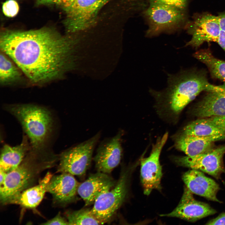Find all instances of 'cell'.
I'll return each instance as SVG.
<instances>
[{"instance_id":"obj_14","label":"cell","mask_w":225,"mask_h":225,"mask_svg":"<svg viewBox=\"0 0 225 225\" xmlns=\"http://www.w3.org/2000/svg\"><path fill=\"white\" fill-rule=\"evenodd\" d=\"M182 179L185 186L193 194L212 201L220 203L217 195L220 189L213 180L206 176L203 172L192 169L185 172Z\"/></svg>"},{"instance_id":"obj_20","label":"cell","mask_w":225,"mask_h":225,"mask_svg":"<svg viewBox=\"0 0 225 225\" xmlns=\"http://www.w3.org/2000/svg\"><path fill=\"white\" fill-rule=\"evenodd\" d=\"M53 175L48 172L37 185L22 191L10 200L7 204H15L23 208H35L42 201L46 192L48 183Z\"/></svg>"},{"instance_id":"obj_2","label":"cell","mask_w":225,"mask_h":225,"mask_svg":"<svg viewBox=\"0 0 225 225\" xmlns=\"http://www.w3.org/2000/svg\"><path fill=\"white\" fill-rule=\"evenodd\" d=\"M165 90L150 92L159 102L168 108L172 114L178 115L202 92L219 89L223 85H215L208 81L205 73L195 70L182 71L168 75Z\"/></svg>"},{"instance_id":"obj_29","label":"cell","mask_w":225,"mask_h":225,"mask_svg":"<svg viewBox=\"0 0 225 225\" xmlns=\"http://www.w3.org/2000/svg\"><path fill=\"white\" fill-rule=\"evenodd\" d=\"M206 225H225V212L222 213L218 217L207 222Z\"/></svg>"},{"instance_id":"obj_28","label":"cell","mask_w":225,"mask_h":225,"mask_svg":"<svg viewBox=\"0 0 225 225\" xmlns=\"http://www.w3.org/2000/svg\"><path fill=\"white\" fill-rule=\"evenodd\" d=\"M74 0H54V3L59 6L67 12L73 4Z\"/></svg>"},{"instance_id":"obj_5","label":"cell","mask_w":225,"mask_h":225,"mask_svg":"<svg viewBox=\"0 0 225 225\" xmlns=\"http://www.w3.org/2000/svg\"><path fill=\"white\" fill-rule=\"evenodd\" d=\"M185 10L163 4H149L143 12L148 25L146 36L152 37L180 29L186 21Z\"/></svg>"},{"instance_id":"obj_21","label":"cell","mask_w":225,"mask_h":225,"mask_svg":"<svg viewBox=\"0 0 225 225\" xmlns=\"http://www.w3.org/2000/svg\"><path fill=\"white\" fill-rule=\"evenodd\" d=\"M193 56L207 66L212 77L225 83V61L215 58L208 49L198 50Z\"/></svg>"},{"instance_id":"obj_16","label":"cell","mask_w":225,"mask_h":225,"mask_svg":"<svg viewBox=\"0 0 225 225\" xmlns=\"http://www.w3.org/2000/svg\"><path fill=\"white\" fill-rule=\"evenodd\" d=\"M225 139L220 136H200L182 134L175 141L176 148L187 156H193L208 152L212 148L213 143Z\"/></svg>"},{"instance_id":"obj_17","label":"cell","mask_w":225,"mask_h":225,"mask_svg":"<svg viewBox=\"0 0 225 225\" xmlns=\"http://www.w3.org/2000/svg\"><path fill=\"white\" fill-rule=\"evenodd\" d=\"M182 134L225 137V116L200 118L187 125L183 129Z\"/></svg>"},{"instance_id":"obj_18","label":"cell","mask_w":225,"mask_h":225,"mask_svg":"<svg viewBox=\"0 0 225 225\" xmlns=\"http://www.w3.org/2000/svg\"><path fill=\"white\" fill-rule=\"evenodd\" d=\"M208 92L196 106L195 115L200 118L225 116V87Z\"/></svg>"},{"instance_id":"obj_31","label":"cell","mask_w":225,"mask_h":225,"mask_svg":"<svg viewBox=\"0 0 225 225\" xmlns=\"http://www.w3.org/2000/svg\"><path fill=\"white\" fill-rule=\"evenodd\" d=\"M40 3L42 4H50L54 3V0H38Z\"/></svg>"},{"instance_id":"obj_7","label":"cell","mask_w":225,"mask_h":225,"mask_svg":"<svg viewBox=\"0 0 225 225\" xmlns=\"http://www.w3.org/2000/svg\"><path fill=\"white\" fill-rule=\"evenodd\" d=\"M130 170L128 169L123 171L112 188L100 195L93 203L91 211L103 224L110 220L125 200Z\"/></svg>"},{"instance_id":"obj_19","label":"cell","mask_w":225,"mask_h":225,"mask_svg":"<svg viewBox=\"0 0 225 225\" xmlns=\"http://www.w3.org/2000/svg\"><path fill=\"white\" fill-rule=\"evenodd\" d=\"M31 146L26 135L23 136L19 144L12 147L5 144L1 150L0 169L6 173L17 168L30 150Z\"/></svg>"},{"instance_id":"obj_8","label":"cell","mask_w":225,"mask_h":225,"mask_svg":"<svg viewBox=\"0 0 225 225\" xmlns=\"http://www.w3.org/2000/svg\"><path fill=\"white\" fill-rule=\"evenodd\" d=\"M109 0H74L66 12L65 25L71 32L82 30L95 22L101 8Z\"/></svg>"},{"instance_id":"obj_13","label":"cell","mask_w":225,"mask_h":225,"mask_svg":"<svg viewBox=\"0 0 225 225\" xmlns=\"http://www.w3.org/2000/svg\"><path fill=\"white\" fill-rule=\"evenodd\" d=\"M80 183L73 175L62 173L52 176L47 186V192L52 195L55 204H65L74 199Z\"/></svg>"},{"instance_id":"obj_30","label":"cell","mask_w":225,"mask_h":225,"mask_svg":"<svg viewBox=\"0 0 225 225\" xmlns=\"http://www.w3.org/2000/svg\"><path fill=\"white\" fill-rule=\"evenodd\" d=\"M7 173L0 169V186L3 183L5 180Z\"/></svg>"},{"instance_id":"obj_25","label":"cell","mask_w":225,"mask_h":225,"mask_svg":"<svg viewBox=\"0 0 225 225\" xmlns=\"http://www.w3.org/2000/svg\"><path fill=\"white\" fill-rule=\"evenodd\" d=\"M2 11L5 16L8 17H13L16 15L19 10L17 2L14 0H8L3 3Z\"/></svg>"},{"instance_id":"obj_3","label":"cell","mask_w":225,"mask_h":225,"mask_svg":"<svg viewBox=\"0 0 225 225\" xmlns=\"http://www.w3.org/2000/svg\"><path fill=\"white\" fill-rule=\"evenodd\" d=\"M5 108L21 124L29 140L30 151L43 155L53 153L50 145L55 122L49 110L31 104L8 105Z\"/></svg>"},{"instance_id":"obj_6","label":"cell","mask_w":225,"mask_h":225,"mask_svg":"<svg viewBox=\"0 0 225 225\" xmlns=\"http://www.w3.org/2000/svg\"><path fill=\"white\" fill-rule=\"evenodd\" d=\"M98 132L88 140L62 152L58 156V171L81 176L90 165L94 148L100 138Z\"/></svg>"},{"instance_id":"obj_24","label":"cell","mask_w":225,"mask_h":225,"mask_svg":"<svg viewBox=\"0 0 225 225\" xmlns=\"http://www.w3.org/2000/svg\"><path fill=\"white\" fill-rule=\"evenodd\" d=\"M213 23L218 37L217 42L225 51V12L214 15Z\"/></svg>"},{"instance_id":"obj_27","label":"cell","mask_w":225,"mask_h":225,"mask_svg":"<svg viewBox=\"0 0 225 225\" xmlns=\"http://www.w3.org/2000/svg\"><path fill=\"white\" fill-rule=\"evenodd\" d=\"M42 225H69L68 222L59 212L54 218L42 223Z\"/></svg>"},{"instance_id":"obj_23","label":"cell","mask_w":225,"mask_h":225,"mask_svg":"<svg viewBox=\"0 0 225 225\" xmlns=\"http://www.w3.org/2000/svg\"><path fill=\"white\" fill-rule=\"evenodd\" d=\"M69 225H98L103 223L92 212L91 209H82L67 212Z\"/></svg>"},{"instance_id":"obj_15","label":"cell","mask_w":225,"mask_h":225,"mask_svg":"<svg viewBox=\"0 0 225 225\" xmlns=\"http://www.w3.org/2000/svg\"><path fill=\"white\" fill-rule=\"evenodd\" d=\"M115 185L114 181L108 174L98 172L80 183L77 193L84 201L85 205L88 206L93 204L100 195Z\"/></svg>"},{"instance_id":"obj_9","label":"cell","mask_w":225,"mask_h":225,"mask_svg":"<svg viewBox=\"0 0 225 225\" xmlns=\"http://www.w3.org/2000/svg\"><path fill=\"white\" fill-rule=\"evenodd\" d=\"M225 153V145L194 156L178 157L175 160L180 166L201 171L218 179L225 173L223 160Z\"/></svg>"},{"instance_id":"obj_1","label":"cell","mask_w":225,"mask_h":225,"mask_svg":"<svg viewBox=\"0 0 225 225\" xmlns=\"http://www.w3.org/2000/svg\"><path fill=\"white\" fill-rule=\"evenodd\" d=\"M0 47L31 82L39 83L60 77L67 69L72 42L49 28L5 30L1 34Z\"/></svg>"},{"instance_id":"obj_10","label":"cell","mask_w":225,"mask_h":225,"mask_svg":"<svg viewBox=\"0 0 225 225\" xmlns=\"http://www.w3.org/2000/svg\"><path fill=\"white\" fill-rule=\"evenodd\" d=\"M168 136V133H166L159 138L153 145L149 156L141 160V179L146 195H149L153 189H161V181L162 173L159 157Z\"/></svg>"},{"instance_id":"obj_11","label":"cell","mask_w":225,"mask_h":225,"mask_svg":"<svg viewBox=\"0 0 225 225\" xmlns=\"http://www.w3.org/2000/svg\"><path fill=\"white\" fill-rule=\"evenodd\" d=\"M193 194L185 186L177 207L170 213L162 214L160 216L177 218L195 222L216 213V211L208 204L196 200Z\"/></svg>"},{"instance_id":"obj_26","label":"cell","mask_w":225,"mask_h":225,"mask_svg":"<svg viewBox=\"0 0 225 225\" xmlns=\"http://www.w3.org/2000/svg\"><path fill=\"white\" fill-rule=\"evenodd\" d=\"M188 0H148L149 4H165L185 10Z\"/></svg>"},{"instance_id":"obj_22","label":"cell","mask_w":225,"mask_h":225,"mask_svg":"<svg viewBox=\"0 0 225 225\" xmlns=\"http://www.w3.org/2000/svg\"><path fill=\"white\" fill-rule=\"evenodd\" d=\"M2 52L0 55V82L6 85L19 80L21 74L18 68Z\"/></svg>"},{"instance_id":"obj_4","label":"cell","mask_w":225,"mask_h":225,"mask_svg":"<svg viewBox=\"0 0 225 225\" xmlns=\"http://www.w3.org/2000/svg\"><path fill=\"white\" fill-rule=\"evenodd\" d=\"M58 158L38 154L29 151L20 164L7 173L4 181L0 186V200L7 204L13 197L31 187L40 173L55 164Z\"/></svg>"},{"instance_id":"obj_12","label":"cell","mask_w":225,"mask_h":225,"mask_svg":"<svg viewBox=\"0 0 225 225\" xmlns=\"http://www.w3.org/2000/svg\"><path fill=\"white\" fill-rule=\"evenodd\" d=\"M122 135V132L120 131L99 145L94 158L98 172L109 174L119 164L122 153L121 142Z\"/></svg>"}]
</instances>
